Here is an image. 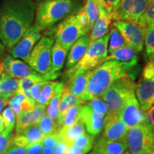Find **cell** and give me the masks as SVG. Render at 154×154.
<instances>
[{"instance_id": "61", "label": "cell", "mask_w": 154, "mask_h": 154, "mask_svg": "<svg viewBox=\"0 0 154 154\" xmlns=\"http://www.w3.org/2000/svg\"><path fill=\"white\" fill-rule=\"evenodd\" d=\"M89 154H91V153H89Z\"/></svg>"}, {"instance_id": "62", "label": "cell", "mask_w": 154, "mask_h": 154, "mask_svg": "<svg viewBox=\"0 0 154 154\" xmlns=\"http://www.w3.org/2000/svg\"><path fill=\"white\" fill-rule=\"evenodd\" d=\"M0 133H1V131H0Z\"/></svg>"}, {"instance_id": "1", "label": "cell", "mask_w": 154, "mask_h": 154, "mask_svg": "<svg viewBox=\"0 0 154 154\" xmlns=\"http://www.w3.org/2000/svg\"><path fill=\"white\" fill-rule=\"evenodd\" d=\"M36 6L32 0L0 2V41L11 49L34 24Z\"/></svg>"}, {"instance_id": "40", "label": "cell", "mask_w": 154, "mask_h": 154, "mask_svg": "<svg viewBox=\"0 0 154 154\" xmlns=\"http://www.w3.org/2000/svg\"><path fill=\"white\" fill-rule=\"evenodd\" d=\"M14 134L13 131H6L4 130L0 133V154H4L12 144Z\"/></svg>"}, {"instance_id": "42", "label": "cell", "mask_w": 154, "mask_h": 154, "mask_svg": "<svg viewBox=\"0 0 154 154\" xmlns=\"http://www.w3.org/2000/svg\"><path fill=\"white\" fill-rule=\"evenodd\" d=\"M76 15L79 22L80 24L82 25L83 29H84L86 34H88V32L91 30V28H90V21L87 14L84 11V9H83V7L76 13Z\"/></svg>"}, {"instance_id": "59", "label": "cell", "mask_w": 154, "mask_h": 154, "mask_svg": "<svg viewBox=\"0 0 154 154\" xmlns=\"http://www.w3.org/2000/svg\"><path fill=\"white\" fill-rule=\"evenodd\" d=\"M35 1L38 2H42L44 1V0H35Z\"/></svg>"}, {"instance_id": "33", "label": "cell", "mask_w": 154, "mask_h": 154, "mask_svg": "<svg viewBox=\"0 0 154 154\" xmlns=\"http://www.w3.org/2000/svg\"><path fill=\"white\" fill-rule=\"evenodd\" d=\"M144 45L146 59L151 61L154 59V26L146 30Z\"/></svg>"}, {"instance_id": "55", "label": "cell", "mask_w": 154, "mask_h": 154, "mask_svg": "<svg viewBox=\"0 0 154 154\" xmlns=\"http://www.w3.org/2000/svg\"><path fill=\"white\" fill-rule=\"evenodd\" d=\"M4 130H5V126H4L3 119L2 115H0V131H3Z\"/></svg>"}, {"instance_id": "18", "label": "cell", "mask_w": 154, "mask_h": 154, "mask_svg": "<svg viewBox=\"0 0 154 154\" xmlns=\"http://www.w3.org/2000/svg\"><path fill=\"white\" fill-rule=\"evenodd\" d=\"M47 106L42 105H35L33 109L25 111L16 117L15 130L16 134H19L25 128L33 125L38 124V121L46 114Z\"/></svg>"}, {"instance_id": "52", "label": "cell", "mask_w": 154, "mask_h": 154, "mask_svg": "<svg viewBox=\"0 0 154 154\" xmlns=\"http://www.w3.org/2000/svg\"><path fill=\"white\" fill-rule=\"evenodd\" d=\"M137 154H154V144L153 146H150V147L147 148V149L139 152Z\"/></svg>"}, {"instance_id": "39", "label": "cell", "mask_w": 154, "mask_h": 154, "mask_svg": "<svg viewBox=\"0 0 154 154\" xmlns=\"http://www.w3.org/2000/svg\"><path fill=\"white\" fill-rule=\"evenodd\" d=\"M91 108V109L95 112L100 114L106 116L108 113V106L104 101H103L99 96L94 98L86 103Z\"/></svg>"}, {"instance_id": "37", "label": "cell", "mask_w": 154, "mask_h": 154, "mask_svg": "<svg viewBox=\"0 0 154 154\" xmlns=\"http://www.w3.org/2000/svg\"><path fill=\"white\" fill-rule=\"evenodd\" d=\"M94 142V136H91L89 134L85 133V134L81 135L79 137H77L72 143L74 144L76 147L84 149V151L88 153L93 149Z\"/></svg>"}, {"instance_id": "6", "label": "cell", "mask_w": 154, "mask_h": 154, "mask_svg": "<svg viewBox=\"0 0 154 154\" xmlns=\"http://www.w3.org/2000/svg\"><path fill=\"white\" fill-rule=\"evenodd\" d=\"M54 42L51 38L42 36L30 54L28 64L42 74L50 73L51 66V48Z\"/></svg>"}, {"instance_id": "3", "label": "cell", "mask_w": 154, "mask_h": 154, "mask_svg": "<svg viewBox=\"0 0 154 154\" xmlns=\"http://www.w3.org/2000/svg\"><path fill=\"white\" fill-rule=\"evenodd\" d=\"M74 7L73 0H44L36 11L35 24L47 29L69 16Z\"/></svg>"}, {"instance_id": "36", "label": "cell", "mask_w": 154, "mask_h": 154, "mask_svg": "<svg viewBox=\"0 0 154 154\" xmlns=\"http://www.w3.org/2000/svg\"><path fill=\"white\" fill-rule=\"evenodd\" d=\"M83 9L87 14L90 21V28L91 30L93 27L94 23L99 16V7L96 0H85Z\"/></svg>"}, {"instance_id": "16", "label": "cell", "mask_w": 154, "mask_h": 154, "mask_svg": "<svg viewBox=\"0 0 154 154\" xmlns=\"http://www.w3.org/2000/svg\"><path fill=\"white\" fill-rule=\"evenodd\" d=\"M135 94L141 110L146 112L154 104V76L140 79L136 85Z\"/></svg>"}, {"instance_id": "47", "label": "cell", "mask_w": 154, "mask_h": 154, "mask_svg": "<svg viewBox=\"0 0 154 154\" xmlns=\"http://www.w3.org/2000/svg\"><path fill=\"white\" fill-rule=\"evenodd\" d=\"M145 121L154 129V104L145 112Z\"/></svg>"}, {"instance_id": "2", "label": "cell", "mask_w": 154, "mask_h": 154, "mask_svg": "<svg viewBox=\"0 0 154 154\" xmlns=\"http://www.w3.org/2000/svg\"><path fill=\"white\" fill-rule=\"evenodd\" d=\"M138 60L122 62L116 60H107L93 70L84 94V101H88L100 96L113 82L126 75L133 77Z\"/></svg>"}, {"instance_id": "10", "label": "cell", "mask_w": 154, "mask_h": 154, "mask_svg": "<svg viewBox=\"0 0 154 154\" xmlns=\"http://www.w3.org/2000/svg\"><path fill=\"white\" fill-rule=\"evenodd\" d=\"M42 31L37 24H34L10 50V55L28 63L32 49L42 38Z\"/></svg>"}, {"instance_id": "12", "label": "cell", "mask_w": 154, "mask_h": 154, "mask_svg": "<svg viewBox=\"0 0 154 154\" xmlns=\"http://www.w3.org/2000/svg\"><path fill=\"white\" fill-rule=\"evenodd\" d=\"M121 119L128 128L145 121V113L140 109L135 91L127 96L124 105L119 111Z\"/></svg>"}, {"instance_id": "48", "label": "cell", "mask_w": 154, "mask_h": 154, "mask_svg": "<svg viewBox=\"0 0 154 154\" xmlns=\"http://www.w3.org/2000/svg\"><path fill=\"white\" fill-rule=\"evenodd\" d=\"M87 152L84 149L76 147L74 144L70 143L67 147L66 151L63 154H86Z\"/></svg>"}, {"instance_id": "31", "label": "cell", "mask_w": 154, "mask_h": 154, "mask_svg": "<svg viewBox=\"0 0 154 154\" xmlns=\"http://www.w3.org/2000/svg\"><path fill=\"white\" fill-rule=\"evenodd\" d=\"M137 24L145 30L154 26V0H151L148 4L146 10L138 19Z\"/></svg>"}, {"instance_id": "24", "label": "cell", "mask_w": 154, "mask_h": 154, "mask_svg": "<svg viewBox=\"0 0 154 154\" xmlns=\"http://www.w3.org/2000/svg\"><path fill=\"white\" fill-rule=\"evenodd\" d=\"M7 105L12 109L17 117L22 113L33 109L36 103L31 98L27 97L17 90L16 93L9 99Z\"/></svg>"}, {"instance_id": "15", "label": "cell", "mask_w": 154, "mask_h": 154, "mask_svg": "<svg viewBox=\"0 0 154 154\" xmlns=\"http://www.w3.org/2000/svg\"><path fill=\"white\" fill-rule=\"evenodd\" d=\"M80 120L90 135L98 136L104 126L105 116L95 112L87 104L82 105L80 110Z\"/></svg>"}, {"instance_id": "53", "label": "cell", "mask_w": 154, "mask_h": 154, "mask_svg": "<svg viewBox=\"0 0 154 154\" xmlns=\"http://www.w3.org/2000/svg\"><path fill=\"white\" fill-rule=\"evenodd\" d=\"M54 149L50 147H44L41 154H53Z\"/></svg>"}, {"instance_id": "14", "label": "cell", "mask_w": 154, "mask_h": 154, "mask_svg": "<svg viewBox=\"0 0 154 154\" xmlns=\"http://www.w3.org/2000/svg\"><path fill=\"white\" fill-rule=\"evenodd\" d=\"M99 7V16L94 23L90 34V42H94L108 34L112 20L113 13L105 0H96Z\"/></svg>"}, {"instance_id": "9", "label": "cell", "mask_w": 154, "mask_h": 154, "mask_svg": "<svg viewBox=\"0 0 154 154\" xmlns=\"http://www.w3.org/2000/svg\"><path fill=\"white\" fill-rule=\"evenodd\" d=\"M112 25L120 32L125 42L136 52L143 51L146 30L137 23L124 20H113Z\"/></svg>"}, {"instance_id": "19", "label": "cell", "mask_w": 154, "mask_h": 154, "mask_svg": "<svg viewBox=\"0 0 154 154\" xmlns=\"http://www.w3.org/2000/svg\"><path fill=\"white\" fill-rule=\"evenodd\" d=\"M44 136H45L38 128V125H33L14 135L12 139V144L19 146H27L31 144L42 142Z\"/></svg>"}, {"instance_id": "49", "label": "cell", "mask_w": 154, "mask_h": 154, "mask_svg": "<svg viewBox=\"0 0 154 154\" xmlns=\"http://www.w3.org/2000/svg\"><path fill=\"white\" fill-rule=\"evenodd\" d=\"M69 145V144L68 143L61 140L54 148L53 154H63Z\"/></svg>"}, {"instance_id": "56", "label": "cell", "mask_w": 154, "mask_h": 154, "mask_svg": "<svg viewBox=\"0 0 154 154\" xmlns=\"http://www.w3.org/2000/svg\"><path fill=\"white\" fill-rule=\"evenodd\" d=\"M3 72H4V69H3L2 64V62H0V78H1L2 74Z\"/></svg>"}, {"instance_id": "57", "label": "cell", "mask_w": 154, "mask_h": 154, "mask_svg": "<svg viewBox=\"0 0 154 154\" xmlns=\"http://www.w3.org/2000/svg\"><path fill=\"white\" fill-rule=\"evenodd\" d=\"M122 154H133V153H131V151H129V150H128V149H127L126 150V151H125L124 152V153H123Z\"/></svg>"}, {"instance_id": "23", "label": "cell", "mask_w": 154, "mask_h": 154, "mask_svg": "<svg viewBox=\"0 0 154 154\" xmlns=\"http://www.w3.org/2000/svg\"><path fill=\"white\" fill-rule=\"evenodd\" d=\"M85 103V101L80 99L79 98L75 96L66 88H63L61 97L59 102V117H58V126L61 128L63 124V117L66 114V111L71 107L75 105H82Z\"/></svg>"}, {"instance_id": "20", "label": "cell", "mask_w": 154, "mask_h": 154, "mask_svg": "<svg viewBox=\"0 0 154 154\" xmlns=\"http://www.w3.org/2000/svg\"><path fill=\"white\" fill-rule=\"evenodd\" d=\"M93 70L81 73L79 74H74L69 76V80L66 86H64L75 96L84 101L86 86Z\"/></svg>"}, {"instance_id": "4", "label": "cell", "mask_w": 154, "mask_h": 154, "mask_svg": "<svg viewBox=\"0 0 154 154\" xmlns=\"http://www.w3.org/2000/svg\"><path fill=\"white\" fill-rule=\"evenodd\" d=\"M109 34L90 42L83 57L71 69H67V76L93 70L106 61L108 56Z\"/></svg>"}, {"instance_id": "50", "label": "cell", "mask_w": 154, "mask_h": 154, "mask_svg": "<svg viewBox=\"0 0 154 154\" xmlns=\"http://www.w3.org/2000/svg\"><path fill=\"white\" fill-rule=\"evenodd\" d=\"M105 1L107 5L109 6V9L112 11V13H113L118 7L119 4L120 3L121 0H105Z\"/></svg>"}, {"instance_id": "41", "label": "cell", "mask_w": 154, "mask_h": 154, "mask_svg": "<svg viewBox=\"0 0 154 154\" xmlns=\"http://www.w3.org/2000/svg\"><path fill=\"white\" fill-rule=\"evenodd\" d=\"M61 140H62V139H61L60 135H59V132H57L55 133V134L47 135V136H44L42 143L43 144L44 147H50L54 149Z\"/></svg>"}, {"instance_id": "26", "label": "cell", "mask_w": 154, "mask_h": 154, "mask_svg": "<svg viewBox=\"0 0 154 154\" xmlns=\"http://www.w3.org/2000/svg\"><path fill=\"white\" fill-rule=\"evenodd\" d=\"M63 88H64V85L62 83L48 81L42 88L36 105L47 106L49 102L54 98V96L59 91H63Z\"/></svg>"}, {"instance_id": "54", "label": "cell", "mask_w": 154, "mask_h": 154, "mask_svg": "<svg viewBox=\"0 0 154 154\" xmlns=\"http://www.w3.org/2000/svg\"><path fill=\"white\" fill-rule=\"evenodd\" d=\"M5 54V47L3 45V44L0 41V58L2 57Z\"/></svg>"}, {"instance_id": "60", "label": "cell", "mask_w": 154, "mask_h": 154, "mask_svg": "<svg viewBox=\"0 0 154 154\" xmlns=\"http://www.w3.org/2000/svg\"><path fill=\"white\" fill-rule=\"evenodd\" d=\"M151 1V0H147V5H148V4H149Z\"/></svg>"}, {"instance_id": "28", "label": "cell", "mask_w": 154, "mask_h": 154, "mask_svg": "<svg viewBox=\"0 0 154 154\" xmlns=\"http://www.w3.org/2000/svg\"><path fill=\"white\" fill-rule=\"evenodd\" d=\"M85 133V126L81 120H79L69 128H60L59 131V134L63 141L66 142L69 144L72 143L77 137Z\"/></svg>"}, {"instance_id": "35", "label": "cell", "mask_w": 154, "mask_h": 154, "mask_svg": "<svg viewBox=\"0 0 154 154\" xmlns=\"http://www.w3.org/2000/svg\"><path fill=\"white\" fill-rule=\"evenodd\" d=\"M63 91H59L57 94L54 96V98L51 99V101L49 102V103L47 106V109L46 110V113L47 116L53 119L55 121L56 124L58 126V117H59V102L61 97V94Z\"/></svg>"}, {"instance_id": "44", "label": "cell", "mask_w": 154, "mask_h": 154, "mask_svg": "<svg viewBox=\"0 0 154 154\" xmlns=\"http://www.w3.org/2000/svg\"><path fill=\"white\" fill-rule=\"evenodd\" d=\"M153 76H154V59L152 61H149L145 66L140 79H150Z\"/></svg>"}, {"instance_id": "38", "label": "cell", "mask_w": 154, "mask_h": 154, "mask_svg": "<svg viewBox=\"0 0 154 154\" xmlns=\"http://www.w3.org/2000/svg\"><path fill=\"white\" fill-rule=\"evenodd\" d=\"M2 116L3 119L5 131H13L16 124V115L12 109L9 106L4 109L2 112Z\"/></svg>"}, {"instance_id": "25", "label": "cell", "mask_w": 154, "mask_h": 154, "mask_svg": "<svg viewBox=\"0 0 154 154\" xmlns=\"http://www.w3.org/2000/svg\"><path fill=\"white\" fill-rule=\"evenodd\" d=\"M69 50L55 42L51 48V66L50 73L55 74L61 71L68 55Z\"/></svg>"}, {"instance_id": "32", "label": "cell", "mask_w": 154, "mask_h": 154, "mask_svg": "<svg viewBox=\"0 0 154 154\" xmlns=\"http://www.w3.org/2000/svg\"><path fill=\"white\" fill-rule=\"evenodd\" d=\"M82 105L73 106L66 111L63 117V124L61 128H66L72 126L75 123L80 120V110Z\"/></svg>"}, {"instance_id": "58", "label": "cell", "mask_w": 154, "mask_h": 154, "mask_svg": "<svg viewBox=\"0 0 154 154\" xmlns=\"http://www.w3.org/2000/svg\"><path fill=\"white\" fill-rule=\"evenodd\" d=\"M91 154H101V153H98V152H97V151H94H94H92V152H91Z\"/></svg>"}, {"instance_id": "46", "label": "cell", "mask_w": 154, "mask_h": 154, "mask_svg": "<svg viewBox=\"0 0 154 154\" xmlns=\"http://www.w3.org/2000/svg\"><path fill=\"white\" fill-rule=\"evenodd\" d=\"M44 146L42 142H38L28 146L26 154H41Z\"/></svg>"}, {"instance_id": "13", "label": "cell", "mask_w": 154, "mask_h": 154, "mask_svg": "<svg viewBox=\"0 0 154 154\" xmlns=\"http://www.w3.org/2000/svg\"><path fill=\"white\" fill-rule=\"evenodd\" d=\"M103 131L101 137L111 140H126L128 127L121 119L119 112L105 116Z\"/></svg>"}, {"instance_id": "21", "label": "cell", "mask_w": 154, "mask_h": 154, "mask_svg": "<svg viewBox=\"0 0 154 154\" xmlns=\"http://www.w3.org/2000/svg\"><path fill=\"white\" fill-rule=\"evenodd\" d=\"M90 44L89 36L84 35L74 42L69 49L67 55L66 67L67 69H71L80 60L84 55Z\"/></svg>"}, {"instance_id": "51", "label": "cell", "mask_w": 154, "mask_h": 154, "mask_svg": "<svg viewBox=\"0 0 154 154\" xmlns=\"http://www.w3.org/2000/svg\"><path fill=\"white\" fill-rule=\"evenodd\" d=\"M9 99V98L0 96V113L2 112V111L6 107V106H7V104H8Z\"/></svg>"}, {"instance_id": "7", "label": "cell", "mask_w": 154, "mask_h": 154, "mask_svg": "<svg viewBox=\"0 0 154 154\" xmlns=\"http://www.w3.org/2000/svg\"><path fill=\"white\" fill-rule=\"evenodd\" d=\"M86 35L79 22L76 14H69L54 29L56 42L69 50L81 36Z\"/></svg>"}, {"instance_id": "17", "label": "cell", "mask_w": 154, "mask_h": 154, "mask_svg": "<svg viewBox=\"0 0 154 154\" xmlns=\"http://www.w3.org/2000/svg\"><path fill=\"white\" fill-rule=\"evenodd\" d=\"M2 64L4 72L16 79H22L30 75L38 74V72L31 68L27 63L13 57L11 55L5 56L2 61Z\"/></svg>"}, {"instance_id": "11", "label": "cell", "mask_w": 154, "mask_h": 154, "mask_svg": "<svg viewBox=\"0 0 154 154\" xmlns=\"http://www.w3.org/2000/svg\"><path fill=\"white\" fill-rule=\"evenodd\" d=\"M147 7V0H121L113 13L112 20L137 23Z\"/></svg>"}, {"instance_id": "22", "label": "cell", "mask_w": 154, "mask_h": 154, "mask_svg": "<svg viewBox=\"0 0 154 154\" xmlns=\"http://www.w3.org/2000/svg\"><path fill=\"white\" fill-rule=\"evenodd\" d=\"M128 149L126 140H111L100 137L94 145V150L101 154H122Z\"/></svg>"}, {"instance_id": "30", "label": "cell", "mask_w": 154, "mask_h": 154, "mask_svg": "<svg viewBox=\"0 0 154 154\" xmlns=\"http://www.w3.org/2000/svg\"><path fill=\"white\" fill-rule=\"evenodd\" d=\"M110 31H109V44H108V55L111 54L119 48L124 47L126 45V42H125L124 38L121 35L120 32H119L116 28L114 26H111Z\"/></svg>"}, {"instance_id": "27", "label": "cell", "mask_w": 154, "mask_h": 154, "mask_svg": "<svg viewBox=\"0 0 154 154\" xmlns=\"http://www.w3.org/2000/svg\"><path fill=\"white\" fill-rule=\"evenodd\" d=\"M19 82V79L11 77L3 72L0 78V96L10 99L18 89Z\"/></svg>"}, {"instance_id": "5", "label": "cell", "mask_w": 154, "mask_h": 154, "mask_svg": "<svg viewBox=\"0 0 154 154\" xmlns=\"http://www.w3.org/2000/svg\"><path fill=\"white\" fill-rule=\"evenodd\" d=\"M134 77L130 75L123 76L113 82L99 96L108 106V113L119 112L124 105L127 96L135 91L136 84Z\"/></svg>"}, {"instance_id": "45", "label": "cell", "mask_w": 154, "mask_h": 154, "mask_svg": "<svg viewBox=\"0 0 154 154\" xmlns=\"http://www.w3.org/2000/svg\"><path fill=\"white\" fill-rule=\"evenodd\" d=\"M27 146H19L11 144L4 154H26Z\"/></svg>"}, {"instance_id": "43", "label": "cell", "mask_w": 154, "mask_h": 154, "mask_svg": "<svg viewBox=\"0 0 154 154\" xmlns=\"http://www.w3.org/2000/svg\"><path fill=\"white\" fill-rule=\"evenodd\" d=\"M48 81H45V82H40L36 83V84H34V86H32V87L30 88V96L32 98V99L35 102V103H37L39 94L41 93L44 86L45 85V84Z\"/></svg>"}, {"instance_id": "34", "label": "cell", "mask_w": 154, "mask_h": 154, "mask_svg": "<svg viewBox=\"0 0 154 154\" xmlns=\"http://www.w3.org/2000/svg\"><path fill=\"white\" fill-rule=\"evenodd\" d=\"M37 125L44 136L55 134V133L59 132L60 129L55 121L50 118L49 116H47V113L38 121Z\"/></svg>"}, {"instance_id": "29", "label": "cell", "mask_w": 154, "mask_h": 154, "mask_svg": "<svg viewBox=\"0 0 154 154\" xmlns=\"http://www.w3.org/2000/svg\"><path fill=\"white\" fill-rule=\"evenodd\" d=\"M107 60H116L122 62L138 60L137 52L128 44H126L124 47L119 48L114 52L108 55L106 59V61Z\"/></svg>"}, {"instance_id": "8", "label": "cell", "mask_w": 154, "mask_h": 154, "mask_svg": "<svg viewBox=\"0 0 154 154\" xmlns=\"http://www.w3.org/2000/svg\"><path fill=\"white\" fill-rule=\"evenodd\" d=\"M126 141L128 149L137 154L154 144V129L146 121L128 128Z\"/></svg>"}]
</instances>
